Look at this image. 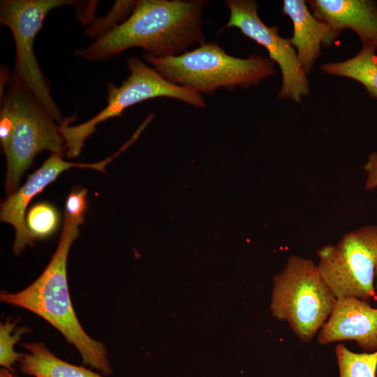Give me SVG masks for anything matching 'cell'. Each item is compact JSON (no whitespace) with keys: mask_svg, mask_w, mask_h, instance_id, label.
<instances>
[{"mask_svg":"<svg viewBox=\"0 0 377 377\" xmlns=\"http://www.w3.org/2000/svg\"><path fill=\"white\" fill-rule=\"evenodd\" d=\"M203 0H139L128 17L75 55L90 61L140 47L149 57L178 56L205 43L202 30Z\"/></svg>","mask_w":377,"mask_h":377,"instance_id":"obj_1","label":"cell"},{"mask_svg":"<svg viewBox=\"0 0 377 377\" xmlns=\"http://www.w3.org/2000/svg\"><path fill=\"white\" fill-rule=\"evenodd\" d=\"M84 219L64 215L57 248L42 274L28 287L14 293L3 291L1 302L24 309L45 320L78 351L84 364L103 375L112 368L105 345L84 330L73 309L67 281V259Z\"/></svg>","mask_w":377,"mask_h":377,"instance_id":"obj_2","label":"cell"},{"mask_svg":"<svg viewBox=\"0 0 377 377\" xmlns=\"http://www.w3.org/2000/svg\"><path fill=\"white\" fill-rule=\"evenodd\" d=\"M143 56L165 80L200 94H212L221 87L229 91L249 88L275 75V63L269 57H235L217 42H205L178 56Z\"/></svg>","mask_w":377,"mask_h":377,"instance_id":"obj_3","label":"cell"},{"mask_svg":"<svg viewBox=\"0 0 377 377\" xmlns=\"http://www.w3.org/2000/svg\"><path fill=\"white\" fill-rule=\"evenodd\" d=\"M273 281L272 315L287 321L301 341H311L328 319L337 300L317 265L309 258L290 256Z\"/></svg>","mask_w":377,"mask_h":377,"instance_id":"obj_4","label":"cell"},{"mask_svg":"<svg viewBox=\"0 0 377 377\" xmlns=\"http://www.w3.org/2000/svg\"><path fill=\"white\" fill-rule=\"evenodd\" d=\"M126 64L129 75L120 86L108 84V103L101 112L76 126H69L74 119L72 117L64 119L59 124V131L64 140L65 153L68 158L77 157L80 154L84 141L96 131L98 124L120 116L125 109L145 100L168 97L199 108L205 106L200 94L170 82L154 68L149 66L137 57H129Z\"/></svg>","mask_w":377,"mask_h":377,"instance_id":"obj_5","label":"cell"},{"mask_svg":"<svg viewBox=\"0 0 377 377\" xmlns=\"http://www.w3.org/2000/svg\"><path fill=\"white\" fill-rule=\"evenodd\" d=\"M4 96L14 118L12 137L3 151L7 161L6 188L12 194L37 154L48 150L61 155L65 147L59 126L21 82L11 78Z\"/></svg>","mask_w":377,"mask_h":377,"instance_id":"obj_6","label":"cell"},{"mask_svg":"<svg viewBox=\"0 0 377 377\" xmlns=\"http://www.w3.org/2000/svg\"><path fill=\"white\" fill-rule=\"evenodd\" d=\"M318 270L337 298L368 301L376 295L377 225H367L344 234L336 244L317 251Z\"/></svg>","mask_w":377,"mask_h":377,"instance_id":"obj_7","label":"cell"},{"mask_svg":"<svg viewBox=\"0 0 377 377\" xmlns=\"http://www.w3.org/2000/svg\"><path fill=\"white\" fill-rule=\"evenodd\" d=\"M71 0H3L0 3V22L11 31L15 47V68L12 78L21 82L59 124L62 114L53 101L50 87L35 57L34 43L50 11Z\"/></svg>","mask_w":377,"mask_h":377,"instance_id":"obj_8","label":"cell"},{"mask_svg":"<svg viewBox=\"0 0 377 377\" xmlns=\"http://www.w3.org/2000/svg\"><path fill=\"white\" fill-rule=\"evenodd\" d=\"M225 3L230 10L225 28H237L243 35L263 46L281 72L279 98L300 103L303 96L309 94V84L290 38L281 37L277 26L268 27L262 21L256 1L227 0Z\"/></svg>","mask_w":377,"mask_h":377,"instance_id":"obj_9","label":"cell"},{"mask_svg":"<svg viewBox=\"0 0 377 377\" xmlns=\"http://www.w3.org/2000/svg\"><path fill=\"white\" fill-rule=\"evenodd\" d=\"M126 147L124 145L112 156L97 163H78L67 162L61 155L52 154L43 165L29 175L25 184L1 202L0 219L1 221L11 224L15 230L13 251L20 254L27 246H32L34 239L26 225L25 212L31 200L40 193L64 170L71 168H93L105 172V167L117 157Z\"/></svg>","mask_w":377,"mask_h":377,"instance_id":"obj_10","label":"cell"},{"mask_svg":"<svg viewBox=\"0 0 377 377\" xmlns=\"http://www.w3.org/2000/svg\"><path fill=\"white\" fill-rule=\"evenodd\" d=\"M317 341L322 345L354 341L366 353L377 351V308L356 297L337 298Z\"/></svg>","mask_w":377,"mask_h":377,"instance_id":"obj_11","label":"cell"},{"mask_svg":"<svg viewBox=\"0 0 377 377\" xmlns=\"http://www.w3.org/2000/svg\"><path fill=\"white\" fill-rule=\"evenodd\" d=\"M312 14L339 36L344 29L354 31L362 45L377 49V4L371 0H310Z\"/></svg>","mask_w":377,"mask_h":377,"instance_id":"obj_12","label":"cell"},{"mask_svg":"<svg viewBox=\"0 0 377 377\" xmlns=\"http://www.w3.org/2000/svg\"><path fill=\"white\" fill-rule=\"evenodd\" d=\"M282 12L291 20L290 43L296 49L300 66L308 75L321 54V46H332L338 36L325 22L317 19L304 0H284Z\"/></svg>","mask_w":377,"mask_h":377,"instance_id":"obj_13","label":"cell"},{"mask_svg":"<svg viewBox=\"0 0 377 377\" xmlns=\"http://www.w3.org/2000/svg\"><path fill=\"white\" fill-rule=\"evenodd\" d=\"M27 351L20 359V368L34 377H103L91 369L77 366L54 355L42 342L22 344Z\"/></svg>","mask_w":377,"mask_h":377,"instance_id":"obj_14","label":"cell"},{"mask_svg":"<svg viewBox=\"0 0 377 377\" xmlns=\"http://www.w3.org/2000/svg\"><path fill=\"white\" fill-rule=\"evenodd\" d=\"M376 50L371 45H362L354 57L343 61L325 63L320 69L328 75L348 77L361 83L371 98H377Z\"/></svg>","mask_w":377,"mask_h":377,"instance_id":"obj_15","label":"cell"},{"mask_svg":"<svg viewBox=\"0 0 377 377\" xmlns=\"http://www.w3.org/2000/svg\"><path fill=\"white\" fill-rule=\"evenodd\" d=\"M335 355L339 377H376L377 351L357 353L339 343Z\"/></svg>","mask_w":377,"mask_h":377,"instance_id":"obj_16","label":"cell"},{"mask_svg":"<svg viewBox=\"0 0 377 377\" xmlns=\"http://www.w3.org/2000/svg\"><path fill=\"white\" fill-rule=\"evenodd\" d=\"M59 223L57 209L45 202L33 205L26 216V225L34 239L50 236L57 230Z\"/></svg>","mask_w":377,"mask_h":377,"instance_id":"obj_17","label":"cell"},{"mask_svg":"<svg viewBox=\"0 0 377 377\" xmlns=\"http://www.w3.org/2000/svg\"><path fill=\"white\" fill-rule=\"evenodd\" d=\"M15 325L16 322L10 319L0 325V364L3 368L10 371H13V364L19 361L22 355V353L15 350V345L29 330V328L26 327L15 330Z\"/></svg>","mask_w":377,"mask_h":377,"instance_id":"obj_18","label":"cell"},{"mask_svg":"<svg viewBox=\"0 0 377 377\" xmlns=\"http://www.w3.org/2000/svg\"><path fill=\"white\" fill-rule=\"evenodd\" d=\"M136 3L137 1H116L110 13L87 29L86 34L98 38L117 26L118 22L131 14Z\"/></svg>","mask_w":377,"mask_h":377,"instance_id":"obj_19","label":"cell"},{"mask_svg":"<svg viewBox=\"0 0 377 377\" xmlns=\"http://www.w3.org/2000/svg\"><path fill=\"white\" fill-rule=\"evenodd\" d=\"M87 190L82 187L74 188L66 200L64 215L73 219H84L87 207Z\"/></svg>","mask_w":377,"mask_h":377,"instance_id":"obj_20","label":"cell"},{"mask_svg":"<svg viewBox=\"0 0 377 377\" xmlns=\"http://www.w3.org/2000/svg\"><path fill=\"white\" fill-rule=\"evenodd\" d=\"M367 177L364 188L371 191L377 188V151L370 154L363 166Z\"/></svg>","mask_w":377,"mask_h":377,"instance_id":"obj_21","label":"cell"},{"mask_svg":"<svg viewBox=\"0 0 377 377\" xmlns=\"http://www.w3.org/2000/svg\"><path fill=\"white\" fill-rule=\"evenodd\" d=\"M0 377H17L12 372L6 369L1 368L0 370Z\"/></svg>","mask_w":377,"mask_h":377,"instance_id":"obj_22","label":"cell"},{"mask_svg":"<svg viewBox=\"0 0 377 377\" xmlns=\"http://www.w3.org/2000/svg\"><path fill=\"white\" fill-rule=\"evenodd\" d=\"M376 286H377V267H376Z\"/></svg>","mask_w":377,"mask_h":377,"instance_id":"obj_23","label":"cell"}]
</instances>
